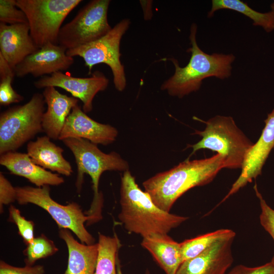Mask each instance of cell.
<instances>
[{
	"label": "cell",
	"instance_id": "23",
	"mask_svg": "<svg viewBox=\"0 0 274 274\" xmlns=\"http://www.w3.org/2000/svg\"><path fill=\"white\" fill-rule=\"evenodd\" d=\"M98 255L94 274H117L116 263L120 241L99 233Z\"/></svg>",
	"mask_w": 274,
	"mask_h": 274
},
{
	"label": "cell",
	"instance_id": "17",
	"mask_svg": "<svg viewBox=\"0 0 274 274\" xmlns=\"http://www.w3.org/2000/svg\"><path fill=\"white\" fill-rule=\"evenodd\" d=\"M42 94L47 106L42 117L43 132L51 139L58 140L67 117L79 100L60 93L52 86L44 88Z\"/></svg>",
	"mask_w": 274,
	"mask_h": 274
},
{
	"label": "cell",
	"instance_id": "21",
	"mask_svg": "<svg viewBox=\"0 0 274 274\" xmlns=\"http://www.w3.org/2000/svg\"><path fill=\"white\" fill-rule=\"evenodd\" d=\"M59 236L65 243L68 252L65 274H94L98 255V243L86 245L78 242L70 230L60 229Z\"/></svg>",
	"mask_w": 274,
	"mask_h": 274
},
{
	"label": "cell",
	"instance_id": "19",
	"mask_svg": "<svg viewBox=\"0 0 274 274\" xmlns=\"http://www.w3.org/2000/svg\"><path fill=\"white\" fill-rule=\"evenodd\" d=\"M26 151L34 163L46 169L65 176H70L73 172L71 164L63 157V149L46 135L28 142Z\"/></svg>",
	"mask_w": 274,
	"mask_h": 274
},
{
	"label": "cell",
	"instance_id": "27",
	"mask_svg": "<svg viewBox=\"0 0 274 274\" xmlns=\"http://www.w3.org/2000/svg\"><path fill=\"white\" fill-rule=\"evenodd\" d=\"M0 23L9 25L28 23L25 13L16 6V0L0 1Z\"/></svg>",
	"mask_w": 274,
	"mask_h": 274
},
{
	"label": "cell",
	"instance_id": "1",
	"mask_svg": "<svg viewBox=\"0 0 274 274\" xmlns=\"http://www.w3.org/2000/svg\"><path fill=\"white\" fill-rule=\"evenodd\" d=\"M189 159L143 183L145 191L161 210L169 212L176 201L184 193L193 187L211 183L225 168V158L219 154L204 159Z\"/></svg>",
	"mask_w": 274,
	"mask_h": 274
},
{
	"label": "cell",
	"instance_id": "34",
	"mask_svg": "<svg viewBox=\"0 0 274 274\" xmlns=\"http://www.w3.org/2000/svg\"><path fill=\"white\" fill-rule=\"evenodd\" d=\"M116 269H117V274H123L121 271L120 264L119 262V260L118 258L117 259V263H116ZM145 274H150L149 270L146 271Z\"/></svg>",
	"mask_w": 274,
	"mask_h": 274
},
{
	"label": "cell",
	"instance_id": "33",
	"mask_svg": "<svg viewBox=\"0 0 274 274\" xmlns=\"http://www.w3.org/2000/svg\"><path fill=\"white\" fill-rule=\"evenodd\" d=\"M140 3L143 9L145 19L146 20L151 19L152 16V1H141Z\"/></svg>",
	"mask_w": 274,
	"mask_h": 274
},
{
	"label": "cell",
	"instance_id": "3",
	"mask_svg": "<svg viewBox=\"0 0 274 274\" xmlns=\"http://www.w3.org/2000/svg\"><path fill=\"white\" fill-rule=\"evenodd\" d=\"M197 28L195 23H192L190 27L189 39L191 47L187 51L191 55L188 64L182 67L177 59H170L175 71L171 77L163 83L160 89L166 90L170 96L182 98L197 91L202 81L207 78L215 77L224 80L231 76V64L235 57L232 54H209L204 52L197 44Z\"/></svg>",
	"mask_w": 274,
	"mask_h": 274
},
{
	"label": "cell",
	"instance_id": "28",
	"mask_svg": "<svg viewBox=\"0 0 274 274\" xmlns=\"http://www.w3.org/2000/svg\"><path fill=\"white\" fill-rule=\"evenodd\" d=\"M9 212V220L16 225L19 234L23 238L26 245L31 243L35 238L33 236V222L26 220L21 215L19 209L13 205L10 206Z\"/></svg>",
	"mask_w": 274,
	"mask_h": 274
},
{
	"label": "cell",
	"instance_id": "9",
	"mask_svg": "<svg viewBox=\"0 0 274 274\" xmlns=\"http://www.w3.org/2000/svg\"><path fill=\"white\" fill-rule=\"evenodd\" d=\"M110 0H93L62 26L58 37V45L66 50L77 48L98 40L112 29L108 21Z\"/></svg>",
	"mask_w": 274,
	"mask_h": 274
},
{
	"label": "cell",
	"instance_id": "8",
	"mask_svg": "<svg viewBox=\"0 0 274 274\" xmlns=\"http://www.w3.org/2000/svg\"><path fill=\"white\" fill-rule=\"evenodd\" d=\"M130 21L124 19L105 36L91 43L66 50V54L83 58L89 74L94 65L105 63L111 68L115 88L122 91L126 87L124 67L120 60V45L122 36L128 29Z\"/></svg>",
	"mask_w": 274,
	"mask_h": 274
},
{
	"label": "cell",
	"instance_id": "11",
	"mask_svg": "<svg viewBox=\"0 0 274 274\" xmlns=\"http://www.w3.org/2000/svg\"><path fill=\"white\" fill-rule=\"evenodd\" d=\"M109 83V79L99 71L94 72L87 78L74 77L58 72L42 77L33 85L38 89L52 86L64 89L72 96L81 100L83 111L88 113L92 110V102L96 94L106 90Z\"/></svg>",
	"mask_w": 274,
	"mask_h": 274
},
{
	"label": "cell",
	"instance_id": "2",
	"mask_svg": "<svg viewBox=\"0 0 274 274\" xmlns=\"http://www.w3.org/2000/svg\"><path fill=\"white\" fill-rule=\"evenodd\" d=\"M120 192L119 220L127 231L143 238L156 233L167 234L188 219L159 208L150 195L139 187L129 170L124 172L121 177Z\"/></svg>",
	"mask_w": 274,
	"mask_h": 274
},
{
	"label": "cell",
	"instance_id": "12",
	"mask_svg": "<svg viewBox=\"0 0 274 274\" xmlns=\"http://www.w3.org/2000/svg\"><path fill=\"white\" fill-rule=\"evenodd\" d=\"M264 122L260 136L246 154L240 175L220 203L261 174L262 168L274 148V109L267 115Z\"/></svg>",
	"mask_w": 274,
	"mask_h": 274
},
{
	"label": "cell",
	"instance_id": "30",
	"mask_svg": "<svg viewBox=\"0 0 274 274\" xmlns=\"http://www.w3.org/2000/svg\"><path fill=\"white\" fill-rule=\"evenodd\" d=\"M16 187L13 186L10 181L0 173V211L3 212L4 205H7L16 200Z\"/></svg>",
	"mask_w": 274,
	"mask_h": 274
},
{
	"label": "cell",
	"instance_id": "25",
	"mask_svg": "<svg viewBox=\"0 0 274 274\" xmlns=\"http://www.w3.org/2000/svg\"><path fill=\"white\" fill-rule=\"evenodd\" d=\"M16 76L12 67L0 54V105L3 106L20 102L24 97L13 88L12 83Z\"/></svg>",
	"mask_w": 274,
	"mask_h": 274
},
{
	"label": "cell",
	"instance_id": "32",
	"mask_svg": "<svg viewBox=\"0 0 274 274\" xmlns=\"http://www.w3.org/2000/svg\"><path fill=\"white\" fill-rule=\"evenodd\" d=\"M226 274H274V266L270 262L256 267L239 264Z\"/></svg>",
	"mask_w": 274,
	"mask_h": 274
},
{
	"label": "cell",
	"instance_id": "26",
	"mask_svg": "<svg viewBox=\"0 0 274 274\" xmlns=\"http://www.w3.org/2000/svg\"><path fill=\"white\" fill-rule=\"evenodd\" d=\"M58 250L54 243L45 235L35 237L24 251L26 265L32 266L37 260L51 256Z\"/></svg>",
	"mask_w": 274,
	"mask_h": 274
},
{
	"label": "cell",
	"instance_id": "14",
	"mask_svg": "<svg viewBox=\"0 0 274 274\" xmlns=\"http://www.w3.org/2000/svg\"><path fill=\"white\" fill-rule=\"evenodd\" d=\"M236 235L218 241L197 256L183 261L176 274H226L233 261Z\"/></svg>",
	"mask_w": 274,
	"mask_h": 274
},
{
	"label": "cell",
	"instance_id": "29",
	"mask_svg": "<svg viewBox=\"0 0 274 274\" xmlns=\"http://www.w3.org/2000/svg\"><path fill=\"white\" fill-rule=\"evenodd\" d=\"M254 189L259 200L261 208V213L259 216L260 223L263 228L270 235L274 241V210L267 204L258 191L256 183L254 186ZM270 262L274 266V255Z\"/></svg>",
	"mask_w": 274,
	"mask_h": 274
},
{
	"label": "cell",
	"instance_id": "5",
	"mask_svg": "<svg viewBox=\"0 0 274 274\" xmlns=\"http://www.w3.org/2000/svg\"><path fill=\"white\" fill-rule=\"evenodd\" d=\"M45 104L43 94L36 93L25 104L9 108L1 113V155L16 151L43 132L42 123Z\"/></svg>",
	"mask_w": 274,
	"mask_h": 274
},
{
	"label": "cell",
	"instance_id": "18",
	"mask_svg": "<svg viewBox=\"0 0 274 274\" xmlns=\"http://www.w3.org/2000/svg\"><path fill=\"white\" fill-rule=\"evenodd\" d=\"M0 164L11 174L27 179L37 187L58 186L64 182L59 174L52 173L34 163L27 153L13 151L1 155Z\"/></svg>",
	"mask_w": 274,
	"mask_h": 274
},
{
	"label": "cell",
	"instance_id": "13",
	"mask_svg": "<svg viewBox=\"0 0 274 274\" xmlns=\"http://www.w3.org/2000/svg\"><path fill=\"white\" fill-rule=\"evenodd\" d=\"M66 50L58 44H45L15 66L16 76L23 77L31 74L34 77H43L67 70L74 60L66 54Z\"/></svg>",
	"mask_w": 274,
	"mask_h": 274
},
{
	"label": "cell",
	"instance_id": "6",
	"mask_svg": "<svg viewBox=\"0 0 274 274\" xmlns=\"http://www.w3.org/2000/svg\"><path fill=\"white\" fill-rule=\"evenodd\" d=\"M81 0H16L17 7L26 15L29 33L40 48L51 43L57 45L62 23Z\"/></svg>",
	"mask_w": 274,
	"mask_h": 274
},
{
	"label": "cell",
	"instance_id": "22",
	"mask_svg": "<svg viewBox=\"0 0 274 274\" xmlns=\"http://www.w3.org/2000/svg\"><path fill=\"white\" fill-rule=\"evenodd\" d=\"M221 9L233 10L244 14L253 21L254 26L262 27L267 32L274 30V13L271 11L267 13L257 12L239 0H213L208 17H212L216 11Z\"/></svg>",
	"mask_w": 274,
	"mask_h": 274
},
{
	"label": "cell",
	"instance_id": "24",
	"mask_svg": "<svg viewBox=\"0 0 274 274\" xmlns=\"http://www.w3.org/2000/svg\"><path fill=\"white\" fill-rule=\"evenodd\" d=\"M233 235L235 233L231 229H221L185 240L180 243L183 261L197 256L218 241Z\"/></svg>",
	"mask_w": 274,
	"mask_h": 274
},
{
	"label": "cell",
	"instance_id": "20",
	"mask_svg": "<svg viewBox=\"0 0 274 274\" xmlns=\"http://www.w3.org/2000/svg\"><path fill=\"white\" fill-rule=\"evenodd\" d=\"M141 245L151 254L166 274H176L183 262L181 244L167 234L156 233L144 237Z\"/></svg>",
	"mask_w": 274,
	"mask_h": 274
},
{
	"label": "cell",
	"instance_id": "16",
	"mask_svg": "<svg viewBox=\"0 0 274 274\" xmlns=\"http://www.w3.org/2000/svg\"><path fill=\"white\" fill-rule=\"evenodd\" d=\"M38 49L30 35L28 23H0V54L12 67Z\"/></svg>",
	"mask_w": 274,
	"mask_h": 274
},
{
	"label": "cell",
	"instance_id": "4",
	"mask_svg": "<svg viewBox=\"0 0 274 274\" xmlns=\"http://www.w3.org/2000/svg\"><path fill=\"white\" fill-rule=\"evenodd\" d=\"M202 131L196 130L194 134L202 139L196 144L188 145L192 149L190 155L201 149H209L225 158V168H242L247 153L254 143L237 127L232 117L217 115L207 121Z\"/></svg>",
	"mask_w": 274,
	"mask_h": 274
},
{
	"label": "cell",
	"instance_id": "35",
	"mask_svg": "<svg viewBox=\"0 0 274 274\" xmlns=\"http://www.w3.org/2000/svg\"><path fill=\"white\" fill-rule=\"evenodd\" d=\"M270 8H271V11L274 13V2L271 4Z\"/></svg>",
	"mask_w": 274,
	"mask_h": 274
},
{
	"label": "cell",
	"instance_id": "7",
	"mask_svg": "<svg viewBox=\"0 0 274 274\" xmlns=\"http://www.w3.org/2000/svg\"><path fill=\"white\" fill-rule=\"evenodd\" d=\"M16 200L20 204L32 203L46 210L56 222L60 229L73 231L81 242L86 245L95 244L94 238L84 226L86 221H91L89 216H86L80 206L73 202L62 205L50 196L49 186L33 187L29 186L16 187Z\"/></svg>",
	"mask_w": 274,
	"mask_h": 274
},
{
	"label": "cell",
	"instance_id": "36",
	"mask_svg": "<svg viewBox=\"0 0 274 274\" xmlns=\"http://www.w3.org/2000/svg\"><path fill=\"white\" fill-rule=\"evenodd\" d=\"M64 274H65V273H64Z\"/></svg>",
	"mask_w": 274,
	"mask_h": 274
},
{
	"label": "cell",
	"instance_id": "10",
	"mask_svg": "<svg viewBox=\"0 0 274 274\" xmlns=\"http://www.w3.org/2000/svg\"><path fill=\"white\" fill-rule=\"evenodd\" d=\"M72 152L77 166V178L76 186L80 191L85 174L92 180L94 196L99 195L98 185L102 174L105 171L129 170L128 162L116 152L105 153L97 145L80 138H68L62 141Z\"/></svg>",
	"mask_w": 274,
	"mask_h": 274
},
{
	"label": "cell",
	"instance_id": "15",
	"mask_svg": "<svg viewBox=\"0 0 274 274\" xmlns=\"http://www.w3.org/2000/svg\"><path fill=\"white\" fill-rule=\"evenodd\" d=\"M118 134V131L115 127L91 119L78 104L67 117L58 140L80 138L96 145L106 146L115 142Z\"/></svg>",
	"mask_w": 274,
	"mask_h": 274
},
{
	"label": "cell",
	"instance_id": "31",
	"mask_svg": "<svg viewBox=\"0 0 274 274\" xmlns=\"http://www.w3.org/2000/svg\"><path fill=\"white\" fill-rule=\"evenodd\" d=\"M44 267L40 265L19 267L0 261V274H44Z\"/></svg>",
	"mask_w": 274,
	"mask_h": 274
}]
</instances>
